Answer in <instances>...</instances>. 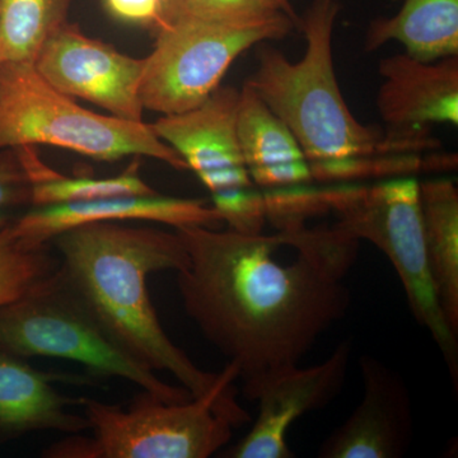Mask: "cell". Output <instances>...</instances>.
Returning <instances> with one entry per match:
<instances>
[{"label":"cell","instance_id":"obj_1","mask_svg":"<svg viewBox=\"0 0 458 458\" xmlns=\"http://www.w3.org/2000/svg\"><path fill=\"white\" fill-rule=\"evenodd\" d=\"M189 262L177 273L183 309L240 369L243 396L298 366L352 303L346 276L360 240L336 225L273 236L176 228Z\"/></svg>","mask_w":458,"mask_h":458},{"label":"cell","instance_id":"obj_2","mask_svg":"<svg viewBox=\"0 0 458 458\" xmlns=\"http://www.w3.org/2000/svg\"><path fill=\"white\" fill-rule=\"evenodd\" d=\"M50 245L64 284L125 354L153 372L170 373L192 397L213 387L218 373L199 369L172 342L148 289L152 274L179 273L188 265L176 231L87 223L57 234Z\"/></svg>","mask_w":458,"mask_h":458},{"label":"cell","instance_id":"obj_3","mask_svg":"<svg viewBox=\"0 0 458 458\" xmlns=\"http://www.w3.org/2000/svg\"><path fill=\"white\" fill-rule=\"evenodd\" d=\"M339 11L337 0H312L300 22L307 41L302 59L289 62L261 42L258 69L246 82L294 135L313 180L328 183L369 179L370 159L399 155L381 128L355 119L343 98L333 55Z\"/></svg>","mask_w":458,"mask_h":458},{"label":"cell","instance_id":"obj_4","mask_svg":"<svg viewBox=\"0 0 458 458\" xmlns=\"http://www.w3.org/2000/svg\"><path fill=\"white\" fill-rule=\"evenodd\" d=\"M240 369L228 361L208 393L165 403L141 391L126 408L82 397L92 437L69 434L42 452L49 458H208L250 420L236 400Z\"/></svg>","mask_w":458,"mask_h":458},{"label":"cell","instance_id":"obj_5","mask_svg":"<svg viewBox=\"0 0 458 458\" xmlns=\"http://www.w3.org/2000/svg\"><path fill=\"white\" fill-rule=\"evenodd\" d=\"M33 146L59 147L105 162L149 157L189 170L150 123L87 110L51 87L33 63L5 60L0 64V150Z\"/></svg>","mask_w":458,"mask_h":458},{"label":"cell","instance_id":"obj_6","mask_svg":"<svg viewBox=\"0 0 458 458\" xmlns=\"http://www.w3.org/2000/svg\"><path fill=\"white\" fill-rule=\"evenodd\" d=\"M328 210L337 227L378 247L394 265L415 319L441 349L457 387L458 343L443 315L428 265L420 183L394 177L375 185L333 183L324 188Z\"/></svg>","mask_w":458,"mask_h":458},{"label":"cell","instance_id":"obj_7","mask_svg":"<svg viewBox=\"0 0 458 458\" xmlns=\"http://www.w3.org/2000/svg\"><path fill=\"white\" fill-rule=\"evenodd\" d=\"M0 349L21 358L49 357L82 364L90 375L122 378L165 403L192 399L125 354L63 282L59 270L31 293L0 306Z\"/></svg>","mask_w":458,"mask_h":458},{"label":"cell","instance_id":"obj_8","mask_svg":"<svg viewBox=\"0 0 458 458\" xmlns=\"http://www.w3.org/2000/svg\"><path fill=\"white\" fill-rule=\"evenodd\" d=\"M295 23L282 13L252 23L228 26L182 14L157 30L140 82L144 110L176 114L200 106L221 86L241 54L261 42L279 40Z\"/></svg>","mask_w":458,"mask_h":458},{"label":"cell","instance_id":"obj_9","mask_svg":"<svg viewBox=\"0 0 458 458\" xmlns=\"http://www.w3.org/2000/svg\"><path fill=\"white\" fill-rule=\"evenodd\" d=\"M146 60L64 23L42 44L33 65L63 95L82 98L126 122H143L140 82Z\"/></svg>","mask_w":458,"mask_h":458},{"label":"cell","instance_id":"obj_10","mask_svg":"<svg viewBox=\"0 0 458 458\" xmlns=\"http://www.w3.org/2000/svg\"><path fill=\"white\" fill-rule=\"evenodd\" d=\"M384 83L377 107L386 125L385 140L399 155L439 148L430 126L458 123V56L424 63L397 54L379 63Z\"/></svg>","mask_w":458,"mask_h":458},{"label":"cell","instance_id":"obj_11","mask_svg":"<svg viewBox=\"0 0 458 458\" xmlns=\"http://www.w3.org/2000/svg\"><path fill=\"white\" fill-rule=\"evenodd\" d=\"M352 352V342L346 339L321 364L309 369L292 367L267 378L255 394L259 414L254 426L225 457H294L286 443L289 428L342 393Z\"/></svg>","mask_w":458,"mask_h":458},{"label":"cell","instance_id":"obj_12","mask_svg":"<svg viewBox=\"0 0 458 458\" xmlns=\"http://www.w3.org/2000/svg\"><path fill=\"white\" fill-rule=\"evenodd\" d=\"M238 102L240 90L219 86L200 106L150 123L212 194L255 186L238 141Z\"/></svg>","mask_w":458,"mask_h":458},{"label":"cell","instance_id":"obj_13","mask_svg":"<svg viewBox=\"0 0 458 458\" xmlns=\"http://www.w3.org/2000/svg\"><path fill=\"white\" fill-rule=\"evenodd\" d=\"M364 394L348 420L325 439L321 458H400L414 433L408 386L399 373L369 354L360 357Z\"/></svg>","mask_w":458,"mask_h":458},{"label":"cell","instance_id":"obj_14","mask_svg":"<svg viewBox=\"0 0 458 458\" xmlns=\"http://www.w3.org/2000/svg\"><path fill=\"white\" fill-rule=\"evenodd\" d=\"M146 221L171 227L222 228L223 218L201 199L164 197L159 194L131 195L35 205L11 223L16 236L30 243H49L68 229L95 222Z\"/></svg>","mask_w":458,"mask_h":458},{"label":"cell","instance_id":"obj_15","mask_svg":"<svg viewBox=\"0 0 458 458\" xmlns=\"http://www.w3.org/2000/svg\"><path fill=\"white\" fill-rule=\"evenodd\" d=\"M96 386L89 376L60 375L33 369L25 358L0 349V441L36 432L54 430L80 434L89 430V421L72 409L82 397L62 394L53 384Z\"/></svg>","mask_w":458,"mask_h":458},{"label":"cell","instance_id":"obj_16","mask_svg":"<svg viewBox=\"0 0 458 458\" xmlns=\"http://www.w3.org/2000/svg\"><path fill=\"white\" fill-rule=\"evenodd\" d=\"M237 137L254 185L273 189L312 182L300 143L247 83L240 90Z\"/></svg>","mask_w":458,"mask_h":458},{"label":"cell","instance_id":"obj_17","mask_svg":"<svg viewBox=\"0 0 458 458\" xmlns=\"http://www.w3.org/2000/svg\"><path fill=\"white\" fill-rule=\"evenodd\" d=\"M388 41L401 42L409 56L424 63L458 56V0H405L396 16L370 22L364 51Z\"/></svg>","mask_w":458,"mask_h":458},{"label":"cell","instance_id":"obj_18","mask_svg":"<svg viewBox=\"0 0 458 458\" xmlns=\"http://www.w3.org/2000/svg\"><path fill=\"white\" fill-rule=\"evenodd\" d=\"M428 265L445 321L458 334V190L450 179L420 183Z\"/></svg>","mask_w":458,"mask_h":458},{"label":"cell","instance_id":"obj_19","mask_svg":"<svg viewBox=\"0 0 458 458\" xmlns=\"http://www.w3.org/2000/svg\"><path fill=\"white\" fill-rule=\"evenodd\" d=\"M69 0H0V47L8 62H35L42 44L66 23Z\"/></svg>","mask_w":458,"mask_h":458},{"label":"cell","instance_id":"obj_20","mask_svg":"<svg viewBox=\"0 0 458 458\" xmlns=\"http://www.w3.org/2000/svg\"><path fill=\"white\" fill-rule=\"evenodd\" d=\"M59 270V258L49 243H30L11 225L0 231V306L31 293Z\"/></svg>","mask_w":458,"mask_h":458},{"label":"cell","instance_id":"obj_21","mask_svg":"<svg viewBox=\"0 0 458 458\" xmlns=\"http://www.w3.org/2000/svg\"><path fill=\"white\" fill-rule=\"evenodd\" d=\"M156 190L141 179L140 162H132L123 174L113 177H68L57 174L31 183V205L73 203L114 197L156 194Z\"/></svg>","mask_w":458,"mask_h":458},{"label":"cell","instance_id":"obj_22","mask_svg":"<svg viewBox=\"0 0 458 458\" xmlns=\"http://www.w3.org/2000/svg\"><path fill=\"white\" fill-rule=\"evenodd\" d=\"M262 194L267 221L278 232L304 227L313 216L330 212L324 188H313L310 183L265 189Z\"/></svg>","mask_w":458,"mask_h":458},{"label":"cell","instance_id":"obj_23","mask_svg":"<svg viewBox=\"0 0 458 458\" xmlns=\"http://www.w3.org/2000/svg\"><path fill=\"white\" fill-rule=\"evenodd\" d=\"M282 13L279 0H185L182 9L186 16L228 26L252 25Z\"/></svg>","mask_w":458,"mask_h":458},{"label":"cell","instance_id":"obj_24","mask_svg":"<svg viewBox=\"0 0 458 458\" xmlns=\"http://www.w3.org/2000/svg\"><path fill=\"white\" fill-rule=\"evenodd\" d=\"M212 203L228 228L243 234H261L267 210L264 194L255 188L214 192Z\"/></svg>","mask_w":458,"mask_h":458},{"label":"cell","instance_id":"obj_25","mask_svg":"<svg viewBox=\"0 0 458 458\" xmlns=\"http://www.w3.org/2000/svg\"><path fill=\"white\" fill-rule=\"evenodd\" d=\"M107 11L117 20L140 25L161 26L162 0H105Z\"/></svg>","mask_w":458,"mask_h":458},{"label":"cell","instance_id":"obj_26","mask_svg":"<svg viewBox=\"0 0 458 458\" xmlns=\"http://www.w3.org/2000/svg\"><path fill=\"white\" fill-rule=\"evenodd\" d=\"M25 204H31L30 185L2 186L0 188V208L13 209V208Z\"/></svg>","mask_w":458,"mask_h":458},{"label":"cell","instance_id":"obj_27","mask_svg":"<svg viewBox=\"0 0 458 458\" xmlns=\"http://www.w3.org/2000/svg\"><path fill=\"white\" fill-rule=\"evenodd\" d=\"M183 4L185 0H162V21L158 29L177 20L182 14Z\"/></svg>","mask_w":458,"mask_h":458},{"label":"cell","instance_id":"obj_28","mask_svg":"<svg viewBox=\"0 0 458 458\" xmlns=\"http://www.w3.org/2000/svg\"><path fill=\"white\" fill-rule=\"evenodd\" d=\"M282 3L283 8H284V12L286 16L291 17L293 20L295 25H300L301 20L298 18L297 14H295L293 7H292L291 2L289 0H279Z\"/></svg>","mask_w":458,"mask_h":458},{"label":"cell","instance_id":"obj_29","mask_svg":"<svg viewBox=\"0 0 458 458\" xmlns=\"http://www.w3.org/2000/svg\"><path fill=\"white\" fill-rule=\"evenodd\" d=\"M12 222H13V218L11 216V209L0 208V231L11 225Z\"/></svg>","mask_w":458,"mask_h":458},{"label":"cell","instance_id":"obj_30","mask_svg":"<svg viewBox=\"0 0 458 458\" xmlns=\"http://www.w3.org/2000/svg\"><path fill=\"white\" fill-rule=\"evenodd\" d=\"M3 62H5L4 54H3L2 47H0V64H2Z\"/></svg>","mask_w":458,"mask_h":458}]
</instances>
